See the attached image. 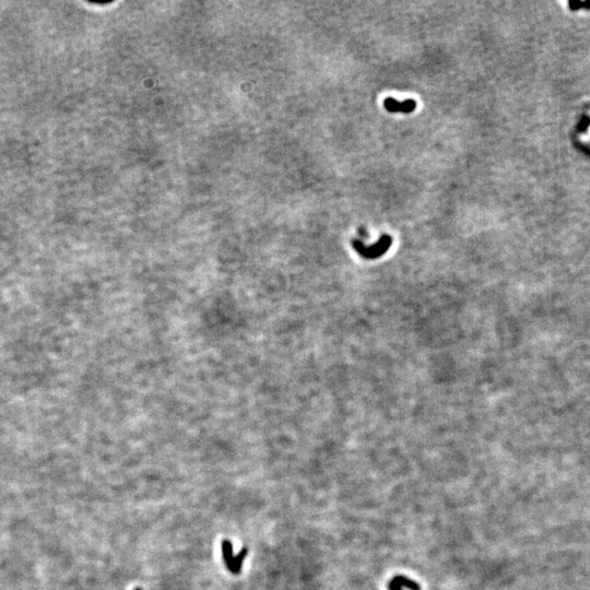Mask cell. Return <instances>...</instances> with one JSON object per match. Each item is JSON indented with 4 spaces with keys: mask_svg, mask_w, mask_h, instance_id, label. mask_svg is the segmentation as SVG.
Returning a JSON list of instances; mask_svg holds the SVG:
<instances>
[{
    "mask_svg": "<svg viewBox=\"0 0 590 590\" xmlns=\"http://www.w3.org/2000/svg\"><path fill=\"white\" fill-rule=\"evenodd\" d=\"M222 553H223V560L225 563V566L232 573V574H239L243 562H244L246 555L248 553V549L244 548L239 554L236 557L233 555V545L230 540H223L222 542Z\"/></svg>",
    "mask_w": 590,
    "mask_h": 590,
    "instance_id": "cell-1",
    "label": "cell"
},
{
    "mask_svg": "<svg viewBox=\"0 0 590 590\" xmlns=\"http://www.w3.org/2000/svg\"><path fill=\"white\" fill-rule=\"evenodd\" d=\"M390 244H392V238H390L388 235H383L381 238L379 239V242L377 244H374L371 247H366L364 246L360 241H354L353 242V246L354 248L358 250V253L365 257V258H376L379 257L380 255H383L384 253H386L387 249L389 248Z\"/></svg>",
    "mask_w": 590,
    "mask_h": 590,
    "instance_id": "cell-2",
    "label": "cell"
},
{
    "mask_svg": "<svg viewBox=\"0 0 590 590\" xmlns=\"http://www.w3.org/2000/svg\"><path fill=\"white\" fill-rule=\"evenodd\" d=\"M384 106L390 113H396V112L411 113L415 109L416 103L413 100H407L404 102H398L392 98H388L384 101Z\"/></svg>",
    "mask_w": 590,
    "mask_h": 590,
    "instance_id": "cell-3",
    "label": "cell"
},
{
    "mask_svg": "<svg viewBox=\"0 0 590 590\" xmlns=\"http://www.w3.org/2000/svg\"><path fill=\"white\" fill-rule=\"evenodd\" d=\"M393 580H395L397 584L400 585L402 588L405 587L410 590H421V587L418 583H415L414 580L407 578L405 576H401V575H398L395 578H393Z\"/></svg>",
    "mask_w": 590,
    "mask_h": 590,
    "instance_id": "cell-4",
    "label": "cell"
},
{
    "mask_svg": "<svg viewBox=\"0 0 590 590\" xmlns=\"http://www.w3.org/2000/svg\"><path fill=\"white\" fill-rule=\"evenodd\" d=\"M568 6L571 10H579L581 8H586V9H590V2H579V0H576V2H569Z\"/></svg>",
    "mask_w": 590,
    "mask_h": 590,
    "instance_id": "cell-5",
    "label": "cell"
},
{
    "mask_svg": "<svg viewBox=\"0 0 590 590\" xmlns=\"http://www.w3.org/2000/svg\"><path fill=\"white\" fill-rule=\"evenodd\" d=\"M388 588H389V590H403V588H402L400 585H399V584H397L396 581L393 580V579L390 580Z\"/></svg>",
    "mask_w": 590,
    "mask_h": 590,
    "instance_id": "cell-6",
    "label": "cell"
},
{
    "mask_svg": "<svg viewBox=\"0 0 590 590\" xmlns=\"http://www.w3.org/2000/svg\"><path fill=\"white\" fill-rule=\"evenodd\" d=\"M136 590H141V589H136Z\"/></svg>",
    "mask_w": 590,
    "mask_h": 590,
    "instance_id": "cell-7",
    "label": "cell"
}]
</instances>
